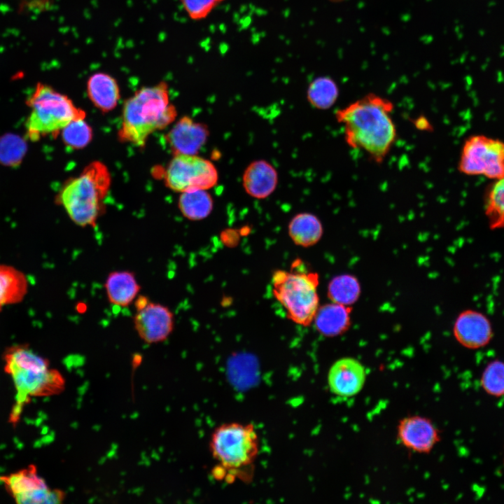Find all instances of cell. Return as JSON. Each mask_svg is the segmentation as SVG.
Segmentation results:
<instances>
[{
  "label": "cell",
  "instance_id": "cell-1",
  "mask_svg": "<svg viewBox=\"0 0 504 504\" xmlns=\"http://www.w3.org/2000/svg\"><path fill=\"white\" fill-rule=\"evenodd\" d=\"M394 107L390 99L370 92L338 109L335 118L343 127L346 145L365 151L381 164L397 140Z\"/></svg>",
  "mask_w": 504,
  "mask_h": 504
},
{
  "label": "cell",
  "instance_id": "cell-2",
  "mask_svg": "<svg viewBox=\"0 0 504 504\" xmlns=\"http://www.w3.org/2000/svg\"><path fill=\"white\" fill-rule=\"evenodd\" d=\"M176 115V108L169 102L166 82L143 87L124 104L118 139L143 147L152 133L167 127Z\"/></svg>",
  "mask_w": 504,
  "mask_h": 504
},
{
  "label": "cell",
  "instance_id": "cell-3",
  "mask_svg": "<svg viewBox=\"0 0 504 504\" xmlns=\"http://www.w3.org/2000/svg\"><path fill=\"white\" fill-rule=\"evenodd\" d=\"M209 449L217 463L214 476L234 479L249 475L259 451V438L252 424H223L213 432Z\"/></svg>",
  "mask_w": 504,
  "mask_h": 504
},
{
  "label": "cell",
  "instance_id": "cell-4",
  "mask_svg": "<svg viewBox=\"0 0 504 504\" xmlns=\"http://www.w3.org/2000/svg\"><path fill=\"white\" fill-rule=\"evenodd\" d=\"M111 183L107 167L99 161L88 164L62 188L58 202L69 217L81 227L95 226Z\"/></svg>",
  "mask_w": 504,
  "mask_h": 504
},
{
  "label": "cell",
  "instance_id": "cell-5",
  "mask_svg": "<svg viewBox=\"0 0 504 504\" xmlns=\"http://www.w3.org/2000/svg\"><path fill=\"white\" fill-rule=\"evenodd\" d=\"M30 113L25 122L28 139L58 134L71 121L85 119V112L76 106L66 94L48 84L38 83L26 101Z\"/></svg>",
  "mask_w": 504,
  "mask_h": 504
},
{
  "label": "cell",
  "instance_id": "cell-6",
  "mask_svg": "<svg viewBox=\"0 0 504 504\" xmlns=\"http://www.w3.org/2000/svg\"><path fill=\"white\" fill-rule=\"evenodd\" d=\"M272 292L288 318L301 326L313 322L319 308L318 275L304 270H276L272 277Z\"/></svg>",
  "mask_w": 504,
  "mask_h": 504
},
{
  "label": "cell",
  "instance_id": "cell-7",
  "mask_svg": "<svg viewBox=\"0 0 504 504\" xmlns=\"http://www.w3.org/2000/svg\"><path fill=\"white\" fill-rule=\"evenodd\" d=\"M458 169L465 175L502 178L504 177V142L484 135L469 136L463 145Z\"/></svg>",
  "mask_w": 504,
  "mask_h": 504
},
{
  "label": "cell",
  "instance_id": "cell-8",
  "mask_svg": "<svg viewBox=\"0 0 504 504\" xmlns=\"http://www.w3.org/2000/svg\"><path fill=\"white\" fill-rule=\"evenodd\" d=\"M164 178L166 186L176 192L207 190L216 185L218 174L209 160L196 155L176 154L169 162Z\"/></svg>",
  "mask_w": 504,
  "mask_h": 504
},
{
  "label": "cell",
  "instance_id": "cell-9",
  "mask_svg": "<svg viewBox=\"0 0 504 504\" xmlns=\"http://www.w3.org/2000/svg\"><path fill=\"white\" fill-rule=\"evenodd\" d=\"M6 491L18 503L55 504L64 499V493L51 489L38 474L34 465L0 477Z\"/></svg>",
  "mask_w": 504,
  "mask_h": 504
},
{
  "label": "cell",
  "instance_id": "cell-10",
  "mask_svg": "<svg viewBox=\"0 0 504 504\" xmlns=\"http://www.w3.org/2000/svg\"><path fill=\"white\" fill-rule=\"evenodd\" d=\"M397 439L407 450L428 454L440 441V432L433 421L424 416L408 415L397 425Z\"/></svg>",
  "mask_w": 504,
  "mask_h": 504
},
{
  "label": "cell",
  "instance_id": "cell-11",
  "mask_svg": "<svg viewBox=\"0 0 504 504\" xmlns=\"http://www.w3.org/2000/svg\"><path fill=\"white\" fill-rule=\"evenodd\" d=\"M134 325L137 334L145 342H161L173 331L174 314L167 307L150 302L144 309L136 312Z\"/></svg>",
  "mask_w": 504,
  "mask_h": 504
},
{
  "label": "cell",
  "instance_id": "cell-12",
  "mask_svg": "<svg viewBox=\"0 0 504 504\" xmlns=\"http://www.w3.org/2000/svg\"><path fill=\"white\" fill-rule=\"evenodd\" d=\"M366 370L357 359L343 357L337 360L328 372V384L330 391L340 397H352L363 388Z\"/></svg>",
  "mask_w": 504,
  "mask_h": 504
},
{
  "label": "cell",
  "instance_id": "cell-13",
  "mask_svg": "<svg viewBox=\"0 0 504 504\" xmlns=\"http://www.w3.org/2000/svg\"><path fill=\"white\" fill-rule=\"evenodd\" d=\"M209 135L205 124L183 116L168 132L166 139L174 155H196L205 144Z\"/></svg>",
  "mask_w": 504,
  "mask_h": 504
},
{
  "label": "cell",
  "instance_id": "cell-14",
  "mask_svg": "<svg viewBox=\"0 0 504 504\" xmlns=\"http://www.w3.org/2000/svg\"><path fill=\"white\" fill-rule=\"evenodd\" d=\"M454 335L462 346L475 349L485 346L493 332L491 323L482 314L474 310L461 313L454 325Z\"/></svg>",
  "mask_w": 504,
  "mask_h": 504
},
{
  "label": "cell",
  "instance_id": "cell-15",
  "mask_svg": "<svg viewBox=\"0 0 504 504\" xmlns=\"http://www.w3.org/2000/svg\"><path fill=\"white\" fill-rule=\"evenodd\" d=\"M242 184L246 192L256 199L269 197L278 184L276 169L268 162L258 160L251 162L242 176Z\"/></svg>",
  "mask_w": 504,
  "mask_h": 504
},
{
  "label": "cell",
  "instance_id": "cell-16",
  "mask_svg": "<svg viewBox=\"0 0 504 504\" xmlns=\"http://www.w3.org/2000/svg\"><path fill=\"white\" fill-rule=\"evenodd\" d=\"M104 287L108 302L118 307L131 304L141 289L135 274L128 270H117L109 273Z\"/></svg>",
  "mask_w": 504,
  "mask_h": 504
},
{
  "label": "cell",
  "instance_id": "cell-17",
  "mask_svg": "<svg viewBox=\"0 0 504 504\" xmlns=\"http://www.w3.org/2000/svg\"><path fill=\"white\" fill-rule=\"evenodd\" d=\"M87 92L94 106L105 113L113 110L120 97L117 80L104 72H97L89 77Z\"/></svg>",
  "mask_w": 504,
  "mask_h": 504
},
{
  "label": "cell",
  "instance_id": "cell-18",
  "mask_svg": "<svg viewBox=\"0 0 504 504\" xmlns=\"http://www.w3.org/2000/svg\"><path fill=\"white\" fill-rule=\"evenodd\" d=\"M28 288V279L22 271L0 263V312L7 306L21 302Z\"/></svg>",
  "mask_w": 504,
  "mask_h": 504
},
{
  "label": "cell",
  "instance_id": "cell-19",
  "mask_svg": "<svg viewBox=\"0 0 504 504\" xmlns=\"http://www.w3.org/2000/svg\"><path fill=\"white\" fill-rule=\"evenodd\" d=\"M288 232L294 244L302 247H309L321 239L323 228L316 216L303 212L292 218L288 223Z\"/></svg>",
  "mask_w": 504,
  "mask_h": 504
},
{
  "label": "cell",
  "instance_id": "cell-20",
  "mask_svg": "<svg viewBox=\"0 0 504 504\" xmlns=\"http://www.w3.org/2000/svg\"><path fill=\"white\" fill-rule=\"evenodd\" d=\"M349 319V307L332 302L318 308L313 321L320 333L333 337L346 330Z\"/></svg>",
  "mask_w": 504,
  "mask_h": 504
},
{
  "label": "cell",
  "instance_id": "cell-21",
  "mask_svg": "<svg viewBox=\"0 0 504 504\" xmlns=\"http://www.w3.org/2000/svg\"><path fill=\"white\" fill-rule=\"evenodd\" d=\"M181 193L178 209L185 218L190 220H200L210 215L214 201L206 190H193Z\"/></svg>",
  "mask_w": 504,
  "mask_h": 504
},
{
  "label": "cell",
  "instance_id": "cell-22",
  "mask_svg": "<svg viewBox=\"0 0 504 504\" xmlns=\"http://www.w3.org/2000/svg\"><path fill=\"white\" fill-rule=\"evenodd\" d=\"M340 90L336 82L328 76L314 78L309 85L307 98L312 106L318 110H328L336 103Z\"/></svg>",
  "mask_w": 504,
  "mask_h": 504
},
{
  "label": "cell",
  "instance_id": "cell-23",
  "mask_svg": "<svg viewBox=\"0 0 504 504\" xmlns=\"http://www.w3.org/2000/svg\"><path fill=\"white\" fill-rule=\"evenodd\" d=\"M358 280L350 274H342L333 278L328 287L330 300L335 303L348 306L354 303L360 295Z\"/></svg>",
  "mask_w": 504,
  "mask_h": 504
},
{
  "label": "cell",
  "instance_id": "cell-24",
  "mask_svg": "<svg viewBox=\"0 0 504 504\" xmlns=\"http://www.w3.org/2000/svg\"><path fill=\"white\" fill-rule=\"evenodd\" d=\"M485 213L491 228L504 227V177L497 180L489 190Z\"/></svg>",
  "mask_w": 504,
  "mask_h": 504
},
{
  "label": "cell",
  "instance_id": "cell-25",
  "mask_svg": "<svg viewBox=\"0 0 504 504\" xmlns=\"http://www.w3.org/2000/svg\"><path fill=\"white\" fill-rule=\"evenodd\" d=\"M482 389L493 397L504 396V362L494 360L487 364L480 378Z\"/></svg>",
  "mask_w": 504,
  "mask_h": 504
},
{
  "label": "cell",
  "instance_id": "cell-26",
  "mask_svg": "<svg viewBox=\"0 0 504 504\" xmlns=\"http://www.w3.org/2000/svg\"><path fill=\"white\" fill-rule=\"evenodd\" d=\"M26 151L27 144L19 136L9 134L0 137V163L16 167L22 161Z\"/></svg>",
  "mask_w": 504,
  "mask_h": 504
},
{
  "label": "cell",
  "instance_id": "cell-27",
  "mask_svg": "<svg viewBox=\"0 0 504 504\" xmlns=\"http://www.w3.org/2000/svg\"><path fill=\"white\" fill-rule=\"evenodd\" d=\"M92 137V129L84 119L73 120L62 130L64 144L75 149L88 146Z\"/></svg>",
  "mask_w": 504,
  "mask_h": 504
},
{
  "label": "cell",
  "instance_id": "cell-28",
  "mask_svg": "<svg viewBox=\"0 0 504 504\" xmlns=\"http://www.w3.org/2000/svg\"><path fill=\"white\" fill-rule=\"evenodd\" d=\"M188 16L194 21L206 18L225 0H180Z\"/></svg>",
  "mask_w": 504,
  "mask_h": 504
},
{
  "label": "cell",
  "instance_id": "cell-29",
  "mask_svg": "<svg viewBox=\"0 0 504 504\" xmlns=\"http://www.w3.org/2000/svg\"><path fill=\"white\" fill-rule=\"evenodd\" d=\"M414 125L420 130H430L432 129L430 123L425 117L417 118L414 121Z\"/></svg>",
  "mask_w": 504,
  "mask_h": 504
},
{
  "label": "cell",
  "instance_id": "cell-30",
  "mask_svg": "<svg viewBox=\"0 0 504 504\" xmlns=\"http://www.w3.org/2000/svg\"><path fill=\"white\" fill-rule=\"evenodd\" d=\"M150 301L145 295H139L134 300V307L136 312L144 309Z\"/></svg>",
  "mask_w": 504,
  "mask_h": 504
}]
</instances>
